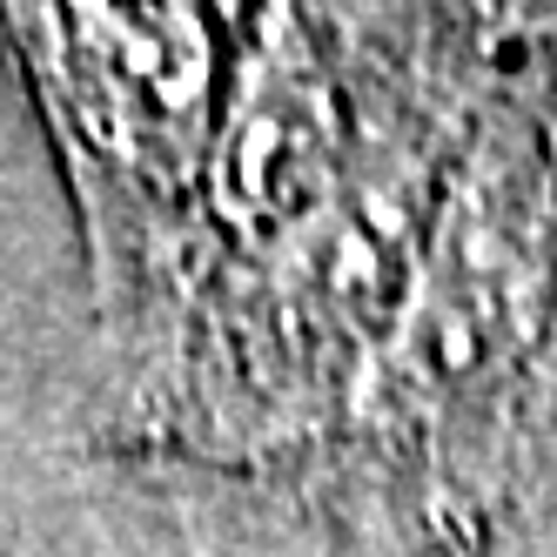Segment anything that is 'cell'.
Here are the masks:
<instances>
[{"instance_id": "1", "label": "cell", "mask_w": 557, "mask_h": 557, "mask_svg": "<svg viewBox=\"0 0 557 557\" xmlns=\"http://www.w3.org/2000/svg\"><path fill=\"white\" fill-rule=\"evenodd\" d=\"M34 67L74 182L95 202L101 283L135 302L188 256V188L209 154V61L202 14H8Z\"/></svg>"}, {"instance_id": "2", "label": "cell", "mask_w": 557, "mask_h": 557, "mask_svg": "<svg viewBox=\"0 0 557 557\" xmlns=\"http://www.w3.org/2000/svg\"><path fill=\"white\" fill-rule=\"evenodd\" d=\"M544 169L517 141V128H504L476 148V169L450 195L423 256V296H404V315H396V423L463 410L510 370L544 302Z\"/></svg>"}]
</instances>
